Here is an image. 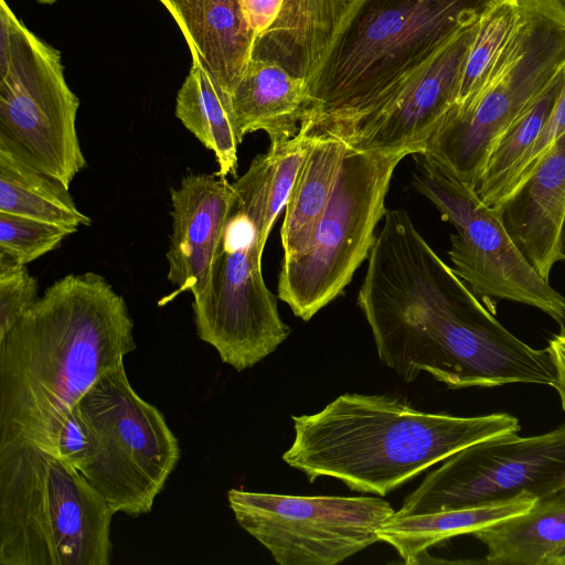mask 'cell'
<instances>
[{
	"label": "cell",
	"mask_w": 565,
	"mask_h": 565,
	"mask_svg": "<svg viewBox=\"0 0 565 565\" xmlns=\"http://www.w3.org/2000/svg\"><path fill=\"white\" fill-rule=\"evenodd\" d=\"M358 295L381 363L406 382L422 372L450 390L542 384L546 349L510 332L430 247L404 210H386Z\"/></svg>",
	"instance_id": "6da1fadb"
},
{
	"label": "cell",
	"mask_w": 565,
	"mask_h": 565,
	"mask_svg": "<svg viewBox=\"0 0 565 565\" xmlns=\"http://www.w3.org/2000/svg\"><path fill=\"white\" fill-rule=\"evenodd\" d=\"M135 349L126 301L104 276L54 281L0 339V446L50 452L76 403Z\"/></svg>",
	"instance_id": "7a4b0ae2"
},
{
	"label": "cell",
	"mask_w": 565,
	"mask_h": 565,
	"mask_svg": "<svg viewBox=\"0 0 565 565\" xmlns=\"http://www.w3.org/2000/svg\"><path fill=\"white\" fill-rule=\"evenodd\" d=\"M500 0H351L306 79L299 131L348 143Z\"/></svg>",
	"instance_id": "3957f363"
},
{
	"label": "cell",
	"mask_w": 565,
	"mask_h": 565,
	"mask_svg": "<svg viewBox=\"0 0 565 565\" xmlns=\"http://www.w3.org/2000/svg\"><path fill=\"white\" fill-rule=\"evenodd\" d=\"M291 418L295 438L282 455L288 466L310 482L330 477L381 497L472 444L521 429L508 413H426L391 394L348 393Z\"/></svg>",
	"instance_id": "277c9868"
},
{
	"label": "cell",
	"mask_w": 565,
	"mask_h": 565,
	"mask_svg": "<svg viewBox=\"0 0 565 565\" xmlns=\"http://www.w3.org/2000/svg\"><path fill=\"white\" fill-rule=\"evenodd\" d=\"M113 515L74 467L29 444L0 446L1 565H109Z\"/></svg>",
	"instance_id": "5b68a950"
},
{
	"label": "cell",
	"mask_w": 565,
	"mask_h": 565,
	"mask_svg": "<svg viewBox=\"0 0 565 565\" xmlns=\"http://www.w3.org/2000/svg\"><path fill=\"white\" fill-rule=\"evenodd\" d=\"M270 152L257 154L233 182L235 196L192 309L199 338L237 372L273 353L289 335L262 273Z\"/></svg>",
	"instance_id": "8992f818"
},
{
	"label": "cell",
	"mask_w": 565,
	"mask_h": 565,
	"mask_svg": "<svg viewBox=\"0 0 565 565\" xmlns=\"http://www.w3.org/2000/svg\"><path fill=\"white\" fill-rule=\"evenodd\" d=\"M564 65L565 3L521 0L519 25L489 81L469 104L449 109L423 153L475 188L497 139Z\"/></svg>",
	"instance_id": "52a82bcc"
},
{
	"label": "cell",
	"mask_w": 565,
	"mask_h": 565,
	"mask_svg": "<svg viewBox=\"0 0 565 565\" xmlns=\"http://www.w3.org/2000/svg\"><path fill=\"white\" fill-rule=\"evenodd\" d=\"M73 411L87 436L77 471L114 514L151 512L181 456L163 414L136 393L124 363L103 375Z\"/></svg>",
	"instance_id": "ba28073f"
},
{
	"label": "cell",
	"mask_w": 565,
	"mask_h": 565,
	"mask_svg": "<svg viewBox=\"0 0 565 565\" xmlns=\"http://www.w3.org/2000/svg\"><path fill=\"white\" fill-rule=\"evenodd\" d=\"M61 53L0 0V148L70 189L87 166Z\"/></svg>",
	"instance_id": "9c48e42d"
},
{
	"label": "cell",
	"mask_w": 565,
	"mask_h": 565,
	"mask_svg": "<svg viewBox=\"0 0 565 565\" xmlns=\"http://www.w3.org/2000/svg\"><path fill=\"white\" fill-rule=\"evenodd\" d=\"M411 150L365 151L348 145L328 205L307 246L281 262L278 298L310 320L343 292L367 259L397 164Z\"/></svg>",
	"instance_id": "30bf717a"
},
{
	"label": "cell",
	"mask_w": 565,
	"mask_h": 565,
	"mask_svg": "<svg viewBox=\"0 0 565 565\" xmlns=\"http://www.w3.org/2000/svg\"><path fill=\"white\" fill-rule=\"evenodd\" d=\"M413 188L456 228L450 235L452 269L489 308L494 300L533 307L565 327V296L542 278L519 250L497 207L470 184L424 153L413 154ZM490 309V308H489Z\"/></svg>",
	"instance_id": "8fae6325"
},
{
	"label": "cell",
	"mask_w": 565,
	"mask_h": 565,
	"mask_svg": "<svg viewBox=\"0 0 565 565\" xmlns=\"http://www.w3.org/2000/svg\"><path fill=\"white\" fill-rule=\"evenodd\" d=\"M243 530L279 565H335L380 542L395 510L376 497L289 495L231 489Z\"/></svg>",
	"instance_id": "7c38bea8"
},
{
	"label": "cell",
	"mask_w": 565,
	"mask_h": 565,
	"mask_svg": "<svg viewBox=\"0 0 565 565\" xmlns=\"http://www.w3.org/2000/svg\"><path fill=\"white\" fill-rule=\"evenodd\" d=\"M565 489V423L541 435L472 444L430 471L393 518L478 507Z\"/></svg>",
	"instance_id": "4fadbf2b"
},
{
	"label": "cell",
	"mask_w": 565,
	"mask_h": 565,
	"mask_svg": "<svg viewBox=\"0 0 565 565\" xmlns=\"http://www.w3.org/2000/svg\"><path fill=\"white\" fill-rule=\"evenodd\" d=\"M480 21L462 29L445 44L347 145L365 151L423 153L428 138L457 102Z\"/></svg>",
	"instance_id": "5bb4252c"
},
{
	"label": "cell",
	"mask_w": 565,
	"mask_h": 565,
	"mask_svg": "<svg viewBox=\"0 0 565 565\" xmlns=\"http://www.w3.org/2000/svg\"><path fill=\"white\" fill-rule=\"evenodd\" d=\"M172 234L166 254L168 280L175 290L199 294L226 224L235 191L233 183L216 173H190L172 189Z\"/></svg>",
	"instance_id": "9a60e30c"
},
{
	"label": "cell",
	"mask_w": 565,
	"mask_h": 565,
	"mask_svg": "<svg viewBox=\"0 0 565 565\" xmlns=\"http://www.w3.org/2000/svg\"><path fill=\"white\" fill-rule=\"evenodd\" d=\"M493 207L525 259L542 278L550 280L558 262L565 216V132L531 173Z\"/></svg>",
	"instance_id": "2e32d148"
},
{
	"label": "cell",
	"mask_w": 565,
	"mask_h": 565,
	"mask_svg": "<svg viewBox=\"0 0 565 565\" xmlns=\"http://www.w3.org/2000/svg\"><path fill=\"white\" fill-rule=\"evenodd\" d=\"M159 1L181 29L193 63L203 65L232 95L252 60L257 39L239 0Z\"/></svg>",
	"instance_id": "e0dca14e"
},
{
	"label": "cell",
	"mask_w": 565,
	"mask_h": 565,
	"mask_svg": "<svg viewBox=\"0 0 565 565\" xmlns=\"http://www.w3.org/2000/svg\"><path fill=\"white\" fill-rule=\"evenodd\" d=\"M232 104L242 141L262 130L271 148L279 147L299 132L306 81L276 63L252 58L232 93Z\"/></svg>",
	"instance_id": "ac0fdd59"
},
{
	"label": "cell",
	"mask_w": 565,
	"mask_h": 565,
	"mask_svg": "<svg viewBox=\"0 0 565 565\" xmlns=\"http://www.w3.org/2000/svg\"><path fill=\"white\" fill-rule=\"evenodd\" d=\"M351 0H284L274 24L255 42L252 58L273 62L307 79Z\"/></svg>",
	"instance_id": "d6986e66"
},
{
	"label": "cell",
	"mask_w": 565,
	"mask_h": 565,
	"mask_svg": "<svg viewBox=\"0 0 565 565\" xmlns=\"http://www.w3.org/2000/svg\"><path fill=\"white\" fill-rule=\"evenodd\" d=\"M539 498L525 494L512 500L404 518H391L379 530L380 542L393 546L404 563H428L427 550L526 512Z\"/></svg>",
	"instance_id": "ffe728a7"
},
{
	"label": "cell",
	"mask_w": 565,
	"mask_h": 565,
	"mask_svg": "<svg viewBox=\"0 0 565 565\" xmlns=\"http://www.w3.org/2000/svg\"><path fill=\"white\" fill-rule=\"evenodd\" d=\"M473 536L490 565H548L565 543V489L539 498L526 512L481 529Z\"/></svg>",
	"instance_id": "44dd1931"
},
{
	"label": "cell",
	"mask_w": 565,
	"mask_h": 565,
	"mask_svg": "<svg viewBox=\"0 0 565 565\" xmlns=\"http://www.w3.org/2000/svg\"><path fill=\"white\" fill-rule=\"evenodd\" d=\"M175 116L216 159L218 177L236 175L238 136L232 95L201 64H192L177 95Z\"/></svg>",
	"instance_id": "7402d4cb"
},
{
	"label": "cell",
	"mask_w": 565,
	"mask_h": 565,
	"mask_svg": "<svg viewBox=\"0 0 565 565\" xmlns=\"http://www.w3.org/2000/svg\"><path fill=\"white\" fill-rule=\"evenodd\" d=\"M348 145L334 137L312 138L285 207L280 236L282 260L299 254L324 212Z\"/></svg>",
	"instance_id": "603a6c76"
},
{
	"label": "cell",
	"mask_w": 565,
	"mask_h": 565,
	"mask_svg": "<svg viewBox=\"0 0 565 565\" xmlns=\"http://www.w3.org/2000/svg\"><path fill=\"white\" fill-rule=\"evenodd\" d=\"M70 189L0 148V212L60 225L76 232L90 225Z\"/></svg>",
	"instance_id": "cb8c5ba5"
},
{
	"label": "cell",
	"mask_w": 565,
	"mask_h": 565,
	"mask_svg": "<svg viewBox=\"0 0 565 565\" xmlns=\"http://www.w3.org/2000/svg\"><path fill=\"white\" fill-rule=\"evenodd\" d=\"M564 67L494 142L475 186L488 205L502 200L519 163L541 135L562 92Z\"/></svg>",
	"instance_id": "d4e9b609"
},
{
	"label": "cell",
	"mask_w": 565,
	"mask_h": 565,
	"mask_svg": "<svg viewBox=\"0 0 565 565\" xmlns=\"http://www.w3.org/2000/svg\"><path fill=\"white\" fill-rule=\"evenodd\" d=\"M521 18V0H500L480 21L469 51L456 106L469 104L489 81Z\"/></svg>",
	"instance_id": "484cf974"
},
{
	"label": "cell",
	"mask_w": 565,
	"mask_h": 565,
	"mask_svg": "<svg viewBox=\"0 0 565 565\" xmlns=\"http://www.w3.org/2000/svg\"><path fill=\"white\" fill-rule=\"evenodd\" d=\"M73 233L56 224L0 212V256L28 265L60 247Z\"/></svg>",
	"instance_id": "4316f807"
},
{
	"label": "cell",
	"mask_w": 565,
	"mask_h": 565,
	"mask_svg": "<svg viewBox=\"0 0 565 565\" xmlns=\"http://www.w3.org/2000/svg\"><path fill=\"white\" fill-rule=\"evenodd\" d=\"M312 138L298 132L279 147H269L270 172L263 224V238L267 242L270 231L286 207L295 181L302 167Z\"/></svg>",
	"instance_id": "83f0119b"
},
{
	"label": "cell",
	"mask_w": 565,
	"mask_h": 565,
	"mask_svg": "<svg viewBox=\"0 0 565 565\" xmlns=\"http://www.w3.org/2000/svg\"><path fill=\"white\" fill-rule=\"evenodd\" d=\"M38 279L26 265L0 256V339L39 299Z\"/></svg>",
	"instance_id": "f1b7e54d"
},
{
	"label": "cell",
	"mask_w": 565,
	"mask_h": 565,
	"mask_svg": "<svg viewBox=\"0 0 565 565\" xmlns=\"http://www.w3.org/2000/svg\"><path fill=\"white\" fill-rule=\"evenodd\" d=\"M565 132V67L562 92L534 145L519 163L502 198H507L536 167L551 146ZM501 200V201H502ZM500 201V202H501ZM499 202V203H500ZM498 203V204H499ZM495 206V205H494Z\"/></svg>",
	"instance_id": "f546056e"
},
{
	"label": "cell",
	"mask_w": 565,
	"mask_h": 565,
	"mask_svg": "<svg viewBox=\"0 0 565 565\" xmlns=\"http://www.w3.org/2000/svg\"><path fill=\"white\" fill-rule=\"evenodd\" d=\"M86 450L87 436L85 429L72 409L61 425L50 454L77 470L85 459Z\"/></svg>",
	"instance_id": "4dcf8cb0"
},
{
	"label": "cell",
	"mask_w": 565,
	"mask_h": 565,
	"mask_svg": "<svg viewBox=\"0 0 565 565\" xmlns=\"http://www.w3.org/2000/svg\"><path fill=\"white\" fill-rule=\"evenodd\" d=\"M248 26L258 38L279 15L284 0H239Z\"/></svg>",
	"instance_id": "1f68e13d"
},
{
	"label": "cell",
	"mask_w": 565,
	"mask_h": 565,
	"mask_svg": "<svg viewBox=\"0 0 565 565\" xmlns=\"http://www.w3.org/2000/svg\"><path fill=\"white\" fill-rule=\"evenodd\" d=\"M547 350L552 356L556 381L553 388L556 390L562 408L565 411V328L555 334L547 345Z\"/></svg>",
	"instance_id": "d6a6232c"
},
{
	"label": "cell",
	"mask_w": 565,
	"mask_h": 565,
	"mask_svg": "<svg viewBox=\"0 0 565 565\" xmlns=\"http://www.w3.org/2000/svg\"><path fill=\"white\" fill-rule=\"evenodd\" d=\"M548 565H565V543L554 553Z\"/></svg>",
	"instance_id": "836d02e7"
},
{
	"label": "cell",
	"mask_w": 565,
	"mask_h": 565,
	"mask_svg": "<svg viewBox=\"0 0 565 565\" xmlns=\"http://www.w3.org/2000/svg\"><path fill=\"white\" fill-rule=\"evenodd\" d=\"M565 260V216L559 233L558 262Z\"/></svg>",
	"instance_id": "e575fe53"
},
{
	"label": "cell",
	"mask_w": 565,
	"mask_h": 565,
	"mask_svg": "<svg viewBox=\"0 0 565 565\" xmlns=\"http://www.w3.org/2000/svg\"><path fill=\"white\" fill-rule=\"evenodd\" d=\"M39 2H42V3H52V2H55L56 0H38Z\"/></svg>",
	"instance_id": "d590c367"
},
{
	"label": "cell",
	"mask_w": 565,
	"mask_h": 565,
	"mask_svg": "<svg viewBox=\"0 0 565 565\" xmlns=\"http://www.w3.org/2000/svg\"><path fill=\"white\" fill-rule=\"evenodd\" d=\"M559 1H562V2H564V3H565V0H559Z\"/></svg>",
	"instance_id": "8d00e7d4"
}]
</instances>
